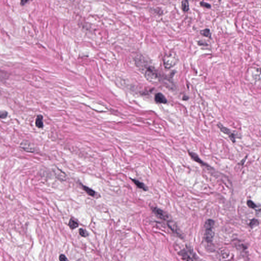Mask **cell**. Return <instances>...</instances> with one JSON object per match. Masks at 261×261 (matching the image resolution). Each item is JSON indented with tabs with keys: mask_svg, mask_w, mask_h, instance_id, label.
<instances>
[{
	"mask_svg": "<svg viewBox=\"0 0 261 261\" xmlns=\"http://www.w3.org/2000/svg\"><path fill=\"white\" fill-rule=\"evenodd\" d=\"M188 153L189 156L191 157V158H192V159H193L194 161H195L196 162L200 164L203 165V166H207V167L209 166V165H208V164H207L206 163H205L204 162H203L202 160H201V159L199 158V157L197 155H196L195 153L190 151H188Z\"/></svg>",
	"mask_w": 261,
	"mask_h": 261,
	"instance_id": "8",
	"label": "cell"
},
{
	"mask_svg": "<svg viewBox=\"0 0 261 261\" xmlns=\"http://www.w3.org/2000/svg\"><path fill=\"white\" fill-rule=\"evenodd\" d=\"M247 206H249V208H251V209H254V208L257 207L256 204L252 201H251V200H249V201H247Z\"/></svg>",
	"mask_w": 261,
	"mask_h": 261,
	"instance_id": "17",
	"label": "cell"
},
{
	"mask_svg": "<svg viewBox=\"0 0 261 261\" xmlns=\"http://www.w3.org/2000/svg\"><path fill=\"white\" fill-rule=\"evenodd\" d=\"M200 5H201V6H202V7H205V8H208V9L211 8V6L210 5V4L207 3L206 2H200Z\"/></svg>",
	"mask_w": 261,
	"mask_h": 261,
	"instance_id": "20",
	"label": "cell"
},
{
	"mask_svg": "<svg viewBox=\"0 0 261 261\" xmlns=\"http://www.w3.org/2000/svg\"><path fill=\"white\" fill-rule=\"evenodd\" d=\"M146 79L151 82H157L159 80V75L155 69L149 68L146 71Z\"/></svg>",
	"mask_w": 261,
	"mask_h": 261,
	"instance_id": "5",
	"label": "cell"
},
{
	"mask_svg": "<svg viewBox=\"0 0 261 261\" xmlns=\"http://www.w3.org/2000/svg\"><path fill=\"white\" fill-rule=\"evenodd\" d=\"M36 126L38 128L41 129L43 126V116L41 115H38L36 117L35 121Z\"/></svg>",
	"mask_w": 261,
	"mask_h": 261,
	"instance_id": "11",
	"label": "cell"
},
{
	"mask_svg": "<svg viewBox=\"0 0 261 261\" xmlns=\"http://www.w3.org/2000/svg\"><path fill=\"white\" fill-rule=\"evenodd\" d=\"M8 116V113L6 111H0V118H5Z\"/></svg>",
	"mask_w": 261,
	"mask_h": 261,
	"instance_id": "19",
	"label": "cell"
},
{
	"mask_svg": "<svg viewBox=\"0 0 261 261\" xmlns=\"http://www.w3.org/2000/svg\"><path fill=\"white\" fill-rule=\"evenodd\" d=\"M201 34L206 37L211 38V33L210 30L209 29L207 28L201 31Z\"/></svg>",
	"mask_w": 261,
	"mask_h": 261,
	"instance_id": "14",
	"label": "cell"
},
{
	"mask_svg": "<svg viewBox=\"0 0 261 261\" xmlns=\"http://www.w3.org/2000/svg\"><path fill=\"white\" fill-rule=\"evenodd\" d=\"M59 259L60 261H69L64 254H61L60 256H59Z\"/></svg>",
	"mask_w": 261,
	"mask_h": 261,
	"instance_id": "21",
	"label": "cell"
},
{
	"mask_svg": "<svg viewBox=\"0 0 261 261\" xmlns=\"http://www.w3.org/2000/svg\"><path fill=\"white\" fill-rule=\"evenodd\" d=\"M131 179L132 182L135 184V185H136V186H137V187H138L139 188L141 189L142 190H144V191H148V188L146 187V185H144L143 183H141V182L139 181H138L137 179Z\"/></svg>",
	"mask_w": 261,
	"mask_h": 261,
	"instance_id": "10",
	"label": "cell"
},
{
	"mask_svg": "<svg viewBox=\"0 0 261 261\" xmlns=\"http://www.w3.org/2000/svg\"><path fill=\"white\" fill-rule=\"evenodd\" d=\"M258 224H259L258 220H257L256 219H254L251 221L250 224H249V226L251 227H254L256 226H258Z\"/></svg>",
	"mask_w": 261,
	"mask_h": 261,
	"instance_id": "16",
	"label": "cell"
},
{
	"mask_svg": "<svg viewBox=\"0 0 261 261\" xmlns=\"http://www.w3.org/2000/svg\"><path fill=\"white\" fill-rule=\"evenodd\" d=\"M217 126H218V127L219 129H220L221 131L229 136V139H231V141L233 143H235V142H236V138H237V134L233 133V132L232 131H231V130H229V129L224 126L221 124H220V123H219L218 125H217Z\"/></svg>",
	"mask_w": 261,
	"mask_h": 261,
	"instance_id": "3",
	"label": "cell"
},
{
	"mask_svg": "<svg viewBox=\"0 0 261 261\" xmlns=\"http://www.w3.org/2000/svg\"><path fill=\"white\" fill-rule=\"evenodd\" d=\"M79 234L81 236L83 237H87L88 236V234L87 233V232L85 230L82 229H80V230H79Z\"/></svg>",
	"mask_w": 261,
	"mask_h": 261,
	"instance_id": "18",
	"label": "cell"
},
{
	"mask_svg": "<svg viewBox=\"0 0 261 261\" xmlns=\"http://www.w3.org/2000/svg\"><path fill=\"white\" fill-rule=\"evenodd\" d=\"M155 101L157 103L166 104L167 103V99L161 93H157L155 95Z\"/></svg>",
	"mask_w": 261,
	"mask_h": 261,
	"instance_id": "9",
	"label": "cell"
},
{
	"mask_svg": "<svg viewBox=\"0 0 261 261\" xmlns=\"http://www.w3.org/2000/svg\"><path fill=\"white\" fill-rule=\"evenodd\" d=\"M68 226L71 229H74L76 227H78L79 224L76 221L71 219L69 221Z\"/></svg>",
	"mask_w": 261,
	"mask_h": 261,
	"instance_id": "15",
	"label": "cell"
},
{
	"mask_svg": "<svg viewBox=\"0 0 261 261\" xmlns=\"http://www.w3.org/2000/svg\"><path fill=\"white\" fill-rule=\"evenodd\" d=\"M182 9L184 12H187L189 9V4L188 1H183L181 3Z\"/></svg>",
	"mask_w": 261,
	"mask_h": 261,
	"instance_id": "13",
	"label": "cell"
},
{
	"mask_svg": "<svg viewBox=\"0 0 261 261\" xmlns=\"http://www.w3.org/2000/svg\"><path fill=\"white\" fill-rule=\"evenodd\" d=\"M21 147L24 150H25V151H28V152L34 153L36 151L35 147L32 144L30 143L29 142H26V141L21 142Z\"/></svg>",
	"mask_w": 261,
	"mask_h": 261,
	"instance_id": "7",
	"label": "cell"
},
{
	"mask_svg": "<svg viewBox=\"0 0 261 261\" xmlns=\"http://www.w3.org/2000/svg\"><path fill=\"white\" fill-rule=\"evenodd\" d=\"M28 1H21V5H24L25 4L28 3Z\"/></svg>",
	"mask_w": 261,
	"mask_h": 261,
	"instance_id": "22",
	"label": "cell"
},
{
	"mask_svg": "<svg viewBox=\"0 0 261 261\" xmlns=\"http://www.w3.org/2000/svg\"><path fill=\"white\" fill-rule=\"evenodd\" d=\"M215 222L212 219H208L207 220L205 223V234L204 237L207 241L208 242H211L213 240V237H214V226Z\"/></svg>",
	"mask_w": 261,
	"mask_h": 261,
	"instance_id": "1",
	"label": "cell"
},
{
	"mask_svg": "<svg viewBox=\"0 0 261 261\" xmlns=\"http://www.w3.org/2000/svg\"><path fill=\"white\" fill-rule=\"evenodd\" d=\"M82 187L83 190L87 193V194H88L91 196L95 197V196L96 195V191H94V190H93L92 189L86 186L85 185H82Z\"/></svg>",
	"mask_w": 261,
	"mask_h": 261,
	"instance_id": "12",
	"label": "cell"
},
{
	"mask_svg": "<svg viewBox=\"0 0 261 261\" xmlns=\"http://www.w3.org/2000/svg\"><path fill=\"white\" fill-rule=\"evenodd\" d=\"M152 210L157 216H158L159 218L161 219L162 220H167L168 218L167 214L165 213V212H164L163 210H162L159 208L154 207V208H152Z\"/></svg>",
	"mask_w": 261,
	"mask_h": 261,
	"instance_id": "6",
	"label": "cell"
},
{
	"mask_svg": "<svg viewBox=\"0 0 261 261\" xmlns=\"http://www.w3.org/2000/svg\"><path fill=\"white\" fill-rule=\"evenodd\" d=\"M179 59L175 53H170L166 55L163 58V64L164 67L169 69L174 67L178 63Z\"/></svg>",
	"mask_w": 261,
	"mask_h": 261,
	"instance_id": "2",
	"label": "cell"
},
{
	"mask_svg": "<svg viewBox=\"0 0 261 261\" xmlns=\"http://www.w3.org/2000/svg\"><path fill=\"white\" fill-rule=\"evenodd\" d=\"M179 254L186 261H195L196 260L193 252L189 249H184L179 252Z\"/></svg>",
	"mask_w": 261,
	"mask_h": 261,
	"instance_id": "4",
	"label": "cell"
}]
</instances>
